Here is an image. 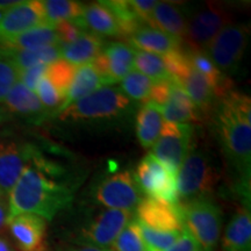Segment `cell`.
Returning a JSON list of instances; mask_svg holds the SVG:
<instances>
[{
    "mask_svg": "<svg viewBox=\"0 0 251 251\" xmlns=\"http://www.w3.org/2000/svg\"><path fill=\"white\" fill-rule=\"evenodd\" d=\"M54 166L37 152L24 169L8 193V220L24 213L39 215L51 221L74 200V188L56 180Z\"/></svg>",
    "mask_w": 251,
    "mask_h": 251,
    "instance_id": "obj_1",
    "label": "cell"
},
{
    "mask_svg": "<svg viewBox=\"0 0 251 251\" xmlns=\"http://www.w3.org/2000/svg\"><path fill=\"white\" fill-rule=\"evenodd\" d=\"M215 124L222 148L237 178V191L250 199L251 100L231 90L220 98Z\"/></svg>",
    "mask_w": 251,
    "mask_h": 251,
    "instance_id": "obj_2",
    "label": "cell"
},
{
    "mask_svg": "<svg viewBox=\"0 0 251 251\" xmlns=\"http://www.w3.org/2000/svg\"><path fill=\"white\" fill-rule=\"evenodd\" d=\"M184 230L192 236L202 251H215L221 233L222 215L219 206L207 198L177 205Z\"/></svg>",
    "mask_w": 251,
    "mask_h": 251,
    "instance_id": "obj_3",
    "label": "cell"
},
{
    "mask_svg": "<svg viewBox=\"0 0 251 251\" xmlns=\"http://www.w3.org/2000/svg\"><path fill=\"white\" fill-rule=\"evenodd\" d=\"M131 105L130 99L120 89L102 86L59 112L62 121L107 120L125 114Z\"/></svg>",
    "mask_w": 251,
    "mask_h": 251,
    "instance_id": "obj_4",
    "label": "cell"
},
{
    "mask_svg": "<svg viewBox=\"0 0 251 251\" xmlns=\"http://www.w3.org/2000/svg\"><path fill=\"white\" fill-rule=\"evenodd\" d=\"M178 198L184 201L206 198L218 183L219 176L209 157L201 150L187 153L177 171Z\"/></svg>",
    "mask_w": 251,
    "mask_h": 251,
    "instance_id": "obj_5",
    "label": "cell"
},
{
    "mask_svg": "<svg viewBox=\"0 0 251 251\" xmlns=\"http://www.w3.org/2000/svg\"><path fill=\"white\" fill-rule=\"evenodd\" d=\"M249 36V26L230 23L219 31L203 52L222 74L233 72L242 61Z\"/></svg>",
    "mask_w": 251,
    "mask_h": 251,
    "instance_id": "obj_6",
    "label": "cell"
},
{
    "mask_svg": "<svg viewBox=\"0 0 251 251\" xmlns=\"http://www.w3.org/2000/svg\"><path fill=\"white\" fill-rule=\"evenodd\" d=\"M134 177L141 192L146 193L148 198L172 206L179 203L176 174L151 153L141 159Z\"/></svg>",
    "mask_w": 251,
    "mask_h": 251,
    "instance_id": "obj_7",
    "label": "cell"
},
{
    "mask_svg": "<svg viewBox=\"0 0 251 251\" xmlns=\"http://www.w3.org/2000/svg\"><path fill=\"white\" fill-rule=\"evenodd\" d=\"M230 18L228 9L218 2H207L196 12L187 20L184 36L190 51H205L219 31L230 24Z\"/></svg>",
    "mask_w": 251,
    "mask_h": 251,
    "instance_id": "obj_8",
    "label": "cell"
},
{
    "mask_svg": "<svg viewBox=\"0 0 251 251\" xmlns=\"http://www.w3.org/2000/svg\"><path fill=\"white\" fill-rule=\"evenodd\" d=\"M96 201L107 209L134 212L142 200L141 190L129 171L108 176L94 188Z\"/></svg>",
    "mask_w": 251,
    "mask_h": 251,
    "instance_id": "obj_9",
    "label": "cell"
},
{
    "mask_svg": "<svg viewBox=\"0 0 251 251\" xmlns=\"http://www.w3.org/2000/svg\"><path fill=\"white\" fill-rule=\"evenodd\" d=\"M192 135L193 127L191 125L164 122L150 153L177 176L178 169L190 152Z\"/></svg>",
    "mask_w": 251,
    "mask_h": 251,
    "instance_id": "obj_10",
    "label": "cell"
},
{
    "mask_svg": "<svg viewBox=\"0 0 251 251\" xmlns=\"http://www.w3.org/2000/svg\"><path fill=\"white\" fill-rule=\"evenodd\" d=\"M134 214L131 212L105 209L81 228L77 241L81 246L109 249Z\"/></svg>",
    "mask_w": 251,
    "mask_h": 251,
    "instance_id": "obj_11",
    "label": "cell"
},
{
    "mask_svg": "<svg viewBox=\"0 0 251 251\" xmlns=\"http://www.w3.org/2000/svg\"><path fill=\"white\" fill-rule=\"evenodd\" d=\"M46 25V14L42 1H19L13 7L0 13V45L9 37H13L31 28Z\"/></svg>",
    "mask_w": 251,
    "mask_h": 251,
    "instance_id": "obj_12",
    "label": "cell"
},
{
    "mask_svg": "<svg viewBox=\"0 0 251 251\" xmlns=\"http://www.w3.org/2000/svg\"><path fill=\"white\" fill-rule=\"evenodd\" d=\"M136 50L122 42H112L103 47L100 55L92 62V65L105 79L107 85L121 81L134 70Z\"/></svg>",
    "mask_w": 251,
    "mask_h": 251,
    "instance_id": "obj_13",
    "label": "cell"
},
{
    "mask_svg": "<svg viewBox=\"0 0 251 251\" xmlns=\"http://www.w3.org/2000/svg\"><path fill=\"white\" fill-rule=\"evenodd\" d=\"M34 155L30 146L0 141V191L4 196H8Z\"/></svg>",
    "mask_w": 251,
    "mask_h": 251,
    "instance_id": "obj_14",
    "label": "cell"
},
{
    "mask_svg": "<svg viewBox=\"0 0 251 251\" xmlns=\"http://www.w3.org/2000/svg\"><path fill=\"white\" fill-rule=\"evenodd\" d=\"M20 251H47V221L39 215L24 213L7 221Z\"/></svg>",
    "mask_w": 251,
    "mask_h": 251,
    "instance_id": "obj_15",
    "label": "cell"
},
{
    "mask_svg": "<svg viewBox=\"0 0 251 251\" xmlns=\"http://www.w3.org/2000/svg\"><path fill=\"white\" fill-rule=\"evenodd\" d=\"M137 221L150 229L161 231H184L177 205L172 206L152 198L141 200L136 208Z\"/></svg>",
    "mask_w": 251,
    "mask_h": 251,
    "instance_id": "obj_16",
    "label": "cell"
},
{
    "mask_svg": "<svg viewBox=\"0 0 251 251\" xmlns=\"http://www.w3.org/2000/svg\"><path fill=\"white\" fill-rule=\"evenodd\" d=\"M2 103L8 113H14L31 122L42 121L49 114L36 93L27 89L20 80L12 87Z\"/></svg>",
    "mask_w": 251,
    "mask_h": 251,
    "instance_id": "obj_17",
    "label": "cell"
},
{
    "mask_svg": "<svg viewBox=\"0 0 251 251\" xmlns=\"http://www.w3.org/2000/svg\"><path fill=\"white\" fill-rule=\"evenodd\" d=\"M161 108L165 122L187 124L200 121V112L183 87L174 79L171 80L168 100Z\"/></svg>",
    "mask_w": 251,
    "mask_h": 251,
    "instance_id": "obj_18",
    "label": "cell"
},
{
    "mask_svg": "<svg viewBox=\"0 0 251 251\" xmlns=\"http://www.w3.org/2000/svg\"><path fill=\"white\" fill-rule=\"evenodd\" d=\"M131 47L141 51L164 56L180 50L181 40L150 26H142L129 37Z\"/></svg>",
    "mask_w": 251,
    "mask_h": 251,
    "instance_id": "obj_19",
    "label": "cell"
},
{
    "mask_svg": "<svg viewBox=\"0 0 251 251\" xmlns=\"http://www.w3.org/2000/svg\"><path fill=\"white\" fill-rule=\"evenodd\" d=\"M221 251H251L250 209H238L230 219L222 237Z\"/></svg>",
    "mask_w": 251,
    "mask_h": 251,
    "instance_id": "obj_20",
    "label": "cell"
},
{
    "mask_svg": "<svg viewBox=\"0 0 251 251\" xmlns=\"http://www.w3.org/2000/svg\"><path fill=\"white\" fill-rule=\"evenodd\" d=\"M102 49L103 41L101 37L86 31L74 42L62 45L61 58L75 67H80L91 64L100 55Z\"/></svg>",
    "mask_w": 251,
    "mask_h": 251,
    "instance_id": "obj_21",
    "label": "cell"
},
{
    "mask_svg": "<svg viewBox=\"0 0 251 251\" xmlns=\"http://www.w3.org/2000/svg\"><path fill=\"white\" fill-rule=\"evenodd\" d=\"M102 86L109 85H107L105 79L100 76L99 72L92 65V63L80 65L76 69V74H75L74 79H72L70 87H69L67 92L65 101L63 103L62 108L59 109V112H62L63 109H65L68 106L72 105L78 100L85 98L89 94L93 93L94 91Z\"/></svg>",
    "mask_w": 251,
    "mask_h": 251,
    "instance_id": "obj_22",
    "label": "cell"
},
{
    "mask_svg": "<svg viewBox=\"0 0 251 251\" xmlns=\"http://www.w3.org/2000/svg\"><path fill=\"white\" fill-rule=\"evenodd\" d=\"M162 108L147 101L136 115V136L143 148H152L164 125Z\"/></svg>",
    "mask_w": 251,
    "mask_h": 251,
    "instance_id": "obj_23",
    "label": "cell"
},
{
    "mask_svg": "<svg viewBox=\"0 0 251 251\" xmlns=\"http://www.w3.org/2000/svg\"><path fill=\"white\" fill-rule=\"evenodd\" d=\"M151 27L181 40L186 33L187 19L174 2L157 1L151 14Z\"/></svg>",
    "mask_w": 251,
    "mask_h": 251,
    "instance_id": "obj_24",
    "label": "cell"
},
{
    "mask_svg": "<svg viewBox=\"0 0 251 251\" xmlns=\"http://www.w3.org/2000/svg\"><path fill=\"white\" fill-rule=\"evenodd\" d=\"M176 81L183 87L188 98L196 105L198 111L207 113L212 108L213 102L215 100V94L205 77L200 75L191 65V63L183 76Z\"/></svg>",
    "mask_w": 251,
    "mask_h": 251,
    "instance_id": "obj_25",
    "label": "cell"
},
{
    "mask_svg": "<svg viewBox=\"0 0 251 251\" xmlns=\"http://www.w3.org/2000/svg\"><path fill=\"white\" fill-rule=\"evenodd\" d=\"M59 37L54 26H40L5 40L0 48L9 50H30L57 45Z\"/></svg>",
    "mask_w": 251,
    "mask_h": 251,
    "instance_id": "obj_26",
    "label": "cell"
},
{
    "mask_svg": "<svg viewBox=\"0 0 251 251\" xmlns=\"http://www.w3.org/2000/svg\"><path fill=\"white\" fill-rule=\"evenodd\" d=\"M81 20L86 29H90L96 35L121 36L117 19L102 1L84 6Z\"/></svg>",
    "mask_w": 251,
    "mask_h": 251,
    "instance_id": "obj_27",
    "label": "cell"
},
{
    "mask_svg": "<svg viewBox=\"0 0 251 251\" xmlns=\"http://www.w3.org/2000/svg\"><path fill=\"white\" fill-rule=\"evenodd\" d=\"M188 61L191 65L205 77L208 81L209 86L212 87L215 97L222 98L229 91H231V83L225 74H222L218 68L213 64V62L208 58L203 51H188L186 52Z\"/></svg>",
    "mask_w": 251,
    "mask_h": 251,
    "instance_id": "obj_28",
    "label": "cell"
},
{
    "mask_svg": "<svg viewBox=\"0 0 251 251\" xmlns=\"http://www.w3.org/2000/svg\"><path fill=\"white\" fill-rule=\"evenodd\" d=\"M4 49V48H2ZM9 56H11L13 62L17 65L18 70L23 72L37 64H51L58 59H61L62 43L52 45L48 47H43L39 49L30 50H9Z\"/></svg>",
    "mask_w": 251,
    "mask_h": 251,
    "instance_id": "obj_29",
    "label": "cell"
},
{
    "mask_svg": "<svg viewBox=\"0 0 251 251\" xmlns=\"http://www.w3.org/2000/svg\"><path fill=\"white\" fill-rule=\"evenodd\" d=\"M46 21L49 26L71 20H79L84 11V5L74 0H45Z\"/></svg>",
    "mask_w": 251,
    "mask_h": 251,
    "instance_id": "obj_30",
    "label": "cell"
},
{
    "mask_svg": "<svg viewBox=\"0 0 251 251\" xmlns=\"http://www.w3.org/2000/svg\"><path fill=\"white\" fill-rule=\"evenodd\" d=\"M134 68H136L137 71L148 77L149 79H151L153 83L172 79L168 70H166L164 61H163L161 55L137 50L136 54H135Z\"/></svg>",
    "mask_w": 251,
    "mask_h": 251,
    "instance_id": "obj_31",
    "label": "cell"
},
{
    "mask_svg": "<svg viewBox=\"0 0 251 251\" xmlns=\"http://www.w3.org/2000/svg\"><path fill=\"white\" fill-rule=\"evenodd\" d=\"M111 9L112 13L117 19L121 35H129V37L137 29L142 27V23L134 13L129 1L126 0H111V1H102Z\"/></svg>",
    "mask_w": 251,
    "mask_h": 251,
    "instance_id": "obj_32",
    "label": "cell"
},
{
    "mask_svg": "<svg viewBox=\"0 0 251 251\" xmlns=\"http://www.w3.org/2000/svg\"><path fill=\"white\" fill-rule=\"evenodd\" d=\"M152 85L153 81L151 79L134 69L121 80L120 90L129 99L136 101H147L149 100Z\"/></svg>",
    "mask_w": 251,
    "mask_h": 251,
    "instance_id": "obj_33",
    "label": "cell"
},
{
    "mask_svg": "<svg viewBox=\"0 0 251 251\" xmlns=\"http://www.w3.org/2000/svg\"><path fill=\"white\" fill-rule=\"evenodd\" d=\"M76 69L77 67L61 58L47 67L45 77L48 78V80L58 92L67 97L69 87L76 74Z\"/></svg>",
    "mask_w": 251,
    "mask_h": 251,
    "instance_id": "obj_34",
    "label": "cell"
},
{
    "mask_svg": "<svg viewBox=\"0 0 251 251\" xmlns=\"http://www.w3.org/2000/svg\"><path fill=\"white\" fill-rule=\"evenodd\" d=\"M109 249L112 251H148L141 235L137 220H131L126 226Z\"/></svg>",
    "mask_w": 251,
    "mask_h": 251,
    "instance_id": "obj_35",
    "label": "cell"
},
{
    "mask_svg": "<svg viewBox=\"0 0 251 251\" xmlns=\"http://www.w3.org/2000/svg\"><path fill=\"white\" fill-rule=\"evenodd\" d=\"M139 222V221H137ZM140 225L142 238L148 251H165L179 240L183 231H161Z\"/></svg>",
    "mask_w": 251,
    "mask_h": 251,
    "instance_id": "obj_36",
    "label": "cell"
},
{
    "mask_svg": "<svg viewBox=\"0 0 251 251\" xmlns=\"http://www.w3.org/2000/svg\"><path fill=\"white\" fill-rule=\"evenodd\" d=\"M20 71L13 62L8 51L0 48V103L4 100L12 87L19 81Z\"/></svg>",
    "mask_w": 251,
    "mask_h": 251,
    "instance_id": "obj_37",
    "label": "cell"
},
{
    "mask_svg": "<svg viewBox=\"0 0 251 251\" xmlns=\"http://www.w3.org/2000/svg\"><path fill=\"white\" fill-rule=\"evenodd\" d=\"M35 93L47 111L51 112L52 109H55L56 115H57V113L65 101V97L52 86L48 78L45 76L41 78L36 86Z\"/></svg>",
    "mask_w": 251,
    "mask_h": 251,
    "instance_id": "obj_38",
    "label": "cell"
},
{
    "mask_svg": "<svg viewBox=\"0 0 251 251\" xmlns=\"http://www.w3.org/2000/svg\"><path fill=\"white\" fill-rule=\"evenodd\" d=\"M54 27L57 31L59 42L62 45H68V43L74 42V41L79 39L84 33H86V27L81 19L59 23L55 25Z\"/></svg>",
    "mask_w": 251,
    "mask_h": 251,
    "instance_id": "obj_39",
    "label": "cell"
},
{
    "mask_svg": "<svg viewBox=\"0 0 251 251\" xmlns=\"http://www.w3.org/2000/svg\"><path fill=\"white\" fill-rule=\"evenodd\" d=\"M47 67H48L47 64L34 65V67L20 72V78H19V80H20L27 89L35 92L37 84H39L41 78L45 76Z\"/></svg>",
    "mask_w": 251,
    "mask_h": 251,
    "instance_id": "obj_40",
    "label": "cell"
},
{
    "mask_svg": "<svg viewBox=\"0 0 251 251\" xmlns=\"http://www.w3.org/2000/svg\"><path fill=\"white\" fill-rule=\"evenodd\" d=\"M129 4L141 23L151 27V14L157 4L156 0H130Z\"/></svg>",
    "mask_w": 251,
    "mask_h": 251,
    "instance_id": "obj_41",
    "label": "cell"
},
{
    "mask_svg": "<svg viewBox=\"0 0 251 251\" xmlns=\"http://www.w3.org/2000/svg\"><path fill=\"white\" fill-rule=\"evenodd\" d=\"M171 80L172 79L164 81H155L152 85L151 93H150L149 101L156 103L159 107H162V106L166 102V100H168Z\"/></svg>",
    "mask_w": 251,
    "mask_h": 251,
    "instance_id": "obj_42",
    "label": "cell"
},
{
    "mask_svg": "<svg viewBox=\"0 0 251 251\" xmlns=\"http://www.w3.org/2000/svg\"><path fill=\"white\" fill-rule=\"evenodd\" d=\"M165 251H202L201 248L199 247V244L197 243V241L187 233L186 230L183 231L179 240L176 242L174 246L169 248Z\"/></svg>",
    "mask_w": 251,
    "mask_h": 251,
    "instance_id": "obj_43",
    "label": "cell"
},
{
    "mask_svg": "<svg viewBox=\"0 0 251 251\" xmlns=\"http://www.w3.org/2000/svg\"><path fill=\"white\" fill-rule=\"evenodd\" d=\"M8 219V201L5 196L0 198V229L7 225Z\"/></svg>",
    "mask_w": 251,
    "mask_h": 251,
    "instance_id": "obj_44",
    "label": "cell"
},
{
    "mask_svg": "<svg viewBox=\"0 0 251 251\" xmlns=\"http://www.w3.org/2000/svg\"><path fill=\"white\" fill-rule=\"evenodd\" d=\"M59 251H112L111 249H101V248H96V247H79V248H72V249L67 250H59Z\"/></svg>",
    "mask_w": 251,
    "mask_h": 251,
    "instance_id": "obj_45",
    "label": "cell"
},
{
    "mask_svg": "<svg viewBox=\"0 0 251 251\" xmlns=\"http://www.w3.org/2000/svg\"><path fill=\"white\" fill-rule=\"evenodd\" d=\"M0 251H15L7 238L0 235Z\"/></svg>",
    "mask_w": 251,
    "mask_h": 251,
    "instance_id": "obj_46",
    "label": "cell"
},
{
    "mask_svg": "<svg viewBox=\"0 0 251 251\" xmlns=\"http://www.w3.org/2000/svg\"><path fill=\"white\" fill-rule=\"evenodd\" d=\"M8 115H9V113L6 111L5 107H1V106H0V125L4 124V122L7 120Z\"/></svg>",
    "mask_w": 251,
    "mask_h": 251,
    "instance_id": "obj_47",
    "label": "cell"
},
{
    "mask_svg": "<svg viewBox=\"0 0 251 251\" xmlns=\"http://www.w3.org/2000/svg\"><path fill=\"white\" fill-rule=\"evenodd\" d=\"M2 196H4V194H2V193H1V191H0V198H1ZM5 197H6V196H5Z\"/></svg>",
    "mask_w": 251,
    "mask_h": 251,
    "instance_id": "obj_48",
    "label": "cell"
}]
</instances>
